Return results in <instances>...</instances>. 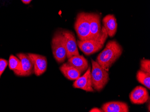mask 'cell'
I'll use <instances>...</instances> for the list:
<instances>
[{
    "label": "cell",
    "instance_id": "obj_19",
    "mask_svg": "<svg viewBox=\"0 0 150 112\" xmlns=\"http://www.w3.org/2000/svg\"><path fill=\"white\" fill-rule=\"evenodd\" d=\"M8 65V62L4 58H0V78L1 77L4 71Z\"/></svg>",
    "mask_w": 150,
    "mask_h": 112
},
{
    "label": "cell",
    "instance_id": "obj_2",
    "mask_svg": "<svg viewBox=\"0 0 150 112\" xmlns=\"http://www.w3.org/2000/svg\"><path fill=\"white\" fill-rule=\"evenodd\" d=\"M108 37L107 32L103 26L102 35L98 39L83 41L78 40L77 41V45L85 55L90 56L103 48Z\"/></svg>",
    "mask_w": 150,
    "mask_h": 112
},
{
    "label": "cell",
    "instance_id": "obj_17",
    "mask_svg": "<svg viewBox=\"0 0 150 112\" xmlns=\"http://www.w3.org/2000/svg\"><path fill=\"white\" fill-rule=\"evenodd\" d=\"M136 78L140 83L150 89V73L140 70L137 72Z\"/></svg>",
    "mask_w": 150,
    "mask_h": 112
},
{
    "label": "cell",
    "instance_id": "obj_1",
    "mask_svg": "<svg viewBox=\"0 0 150 112\" xmlns=\"http://www.w3.org/2000/svg\"><path fill=\"white\" fill-rule=\"evenodd\" d=\"M123 47L115 40L109 41L104 50L98 56L96 62L103 69L108 72L110 67L123 53Z\"/></svg>",
    "mask_w": 150,
    "mask_h": 112
},
{
    "label": "cell",
    "instance_id": "obj_15",
    "mask_svg": "<svg viewBox=\"0 0 150 112\" xmlns=\"http://www.w3.org/2000/svg\"><path fill=\"white\" fill-rule=\"evenodd\" d=\"M60 70L66 78L71 81H76L81 74L80 71L67 63H64L60 67Z\"/></svg>",
    "mask_w": 150,
    "mask_h": 112
},
{
    "label": "cell",
    "instance_id": "obj_6",
    "mask_svg": "<svg viewBox=\"0 0 150 112\" xmlns=\"http://www.w3.org/2000/svg\"><path fill=\"white\" fill-rule=\"evenodd\" d=\"M62 31L66 50L67 57L69 58L73 56L79 55L77 42L73 33L67 30H64Z\"/></svg>",
    "mask_w": 150,
    "mask_h": 112
},
{
    "label": "cell",
    "instance_id": "obj_7",
    "mask_svg": "<svg viewBox=\"0 0 150 112\" xmlns=\"http://www.w3.org/2000/svg\"><path fill=\"white\" fill-rule=\"evenodd\" d=\"M28 55L33 62V73L38 77L42 75L45 72L47 68V60L46 57L33 53H28Z\"/></svg>",
    "mask_w": 150,
    "mask_h": 112
},
{
    "label": "cell",
    "instance_id": "obj_5",
    "mask_svg": "<svg viewBox=\"0 0 150 112\" xmlns=\"http://www.w3.org/2000/svg\"><path fill=\"white\" fill-rule=\"evenodd\" d=\"M51 47L53 56L56 61L59 63L64 62L67 57L62 31H57L54 34Z\"/></svg>",
    "mask_w": 150,
    "mask_h": 112
},
{
    "label": "cell",
    "instance_id": "obj_14",
    "mask_svg": "<svg viewBox=\"0 0 150 112\" xmlns=\"http://www.w3.org/2000/svg\"><path fill=\"white\" fill-rule=\"evenodd\" d=\"M67 63L78 69L81 73L86 71L89 66L88 61L82 55L71 57L69 58Z\"/></svg>",
    "mask_w": 150,
    "mask_h": 112
},
{
    "label": "cell",
    "instance_id": "obj_13",
    "mask_svg": "<svg viewBox=\"0 0 150 112\" xmlns=\"http://www.w3.org/2000/svg\"><path fill=\"white\" fill-rule=\"evenodd\" d=\"M101 109L104 112H129V107L126 103L121 102H111L102 105Z\"/></svg>",
    "mask_w": 150,
    "mask_h": 112
},
{
    "label": "cell",
    "instance_id": "obj_3",
    "mask_svg": "<svg viewBox=\"0 0 150 112\" xmlns=\"http://www.w3.org/2000/svg\"><path fill=\"white\" fill-rule=\"evenodd\" d=\"M91 71L92 85L94 90L100 92L103 90L109 80L108 72L96 61L91 60Z\"/></svg>",
    "mask_w": 150,
    "mask_h": 112
},
{
    "label": "cell",
    "instance_id": "obj_18",
    "mask_svg": "<svg viewBox=\"0 0 150 112\" xmlns=\"http://www.w3.org/2000/svg\"><path fill=\"white\" fill-rule=\"evenodd\" d=\"M140 70L147 73H150V61L149 60L141 61Z\"/></svg>",
    "mask_w": 150,
    "mask_h": 112
},
{
    "label": "cell",
    "instance_id": "obj_10",
    "mask_svg": "<svg viewBox=\"0 0 150 112\" xmlns=\"http://www.w3.org/2000/svg\"><path fill=\"white\" fill-rule=\"evenodd\" d=\"M21 63V70L18 76L27 77L33 72V65L30 58L28 54L20 53L17 54Z\"/></svg>",
    "mask_w": 150,
    "mask_h": 112
},
{
    "label": "cell",
    "instance_id": "obj_12",
    "mask_svg": "<svg viewBox=\"0 0 150 112\" xmlns=\"http://www.w3.org/2000/svg\"><path fill=\"white\" fill-rule=\"evenodd\" d=\"M103 23L108 36L111 38L114 36L117 29V23L115 16L113 15H107L103 17Z\"/></svg>",
    "mask_w": 150,
    "mask_h": 112
},
{
    "label": "cell",
    "instance_id": "obj_9",
    "mask_svg": "<svg viewBox=\"0 0 150 112\" xmlns=\"http://www.w3.org/2000/svg\"><path fill=\"white\" fill-rule=\"evenodd\" d=\"M129 97L132 103L136 104H144L149 98L148 91L146 88L141 86L135 88L130 93Z\"/></svg>",
    "mask_w": 150,
    "mask_h": 112
},
{
    "label": "cell",
    "instance_id": "obj_4",
    "mask_svg": "<svg viewBox=\"0 0 150 112\" xmlns=\"http://www.w3.org/2000/svg\"><path fill=\"white\" fill-rule=\"evenodd\" d=\"M74 28L80 40L92 39L90 32V13H79L76 16Z\"/></svg>",
    "mask_w": 150,
    "mask_h": 112
},
{
    "label": "cell",
    "instance_id": "obj_20",
    "mask_svg": "<svg viewBox=\"0 0 150 112\" xmlns=\"http://www.w3.org/2000/svg\"><path fill=\"white\" fill-rule=\"evenodd\" d=\"M89 112H103V111L102 109H99L98 108H94L92 109Z\"/></svg>",
    "mask_w": 150,
    "mask_h": 112
},
{
    "label": "cell",
    "instance_id": "obj_21",
    "mask_svg": "<svg viewBox=\"0 0 150 112\" xmlns=\"http://www.w3.org/2000/svg\"><path fill=\"white\" fill-rule=\"evenodd\" d=\"M21 1H22L23 3L27 5L29 4L32 1V0H21Z\"/></svg>",
    "mask_w": 150,
    "mask_h": 112
},
{
    "label": "cell",
    "instance_id": "obj_8",
    "mask_svg": "<svg viewBox=\"0 0 150 112\" xmlns=\"http://www.w3.org/2000/svg\"><path fill=\"white\" fill-rule=\"evenodd\" d=\"M91 66H88L85 74L79 77L73 83V87L75 88H79L86 92H93L94 89L92 85L91 77Z\"/></svg>",
    "mask_w": 150,
    "mask_h": 112
},
{
    "label": "cell",
    "instance_id": "obj_16",
    "mask_svg": "<svg viewBox=\"0 0 150 112\" xmlns=\"http://www.w3.org/2000/svg\"><path fill=\"white\" fill-rule=\"evenodd\" d=\"M8 66L10 70L13 71L14 74L18 76L21 70V63L17 56L11 55L8 61Z\"/></svg>",
    "mask_w": 150,
    "mask_h": 112
},
{
    "label": "cell",
    "instance_id": "obj_11",
    "mask_svg": "<svg viewBox=\"0 0 150 112\" xmlns=\"http://www.w3.org/2000/svg\"><path fill=\"white\" fill-rule=\"evenodd\" d=\"M90 32L92 39H98L102 33L100 15L97 13H90Z\"/></svg>",
    "mask_w": 150,
    "mask_h": 112
}]
</instances>
